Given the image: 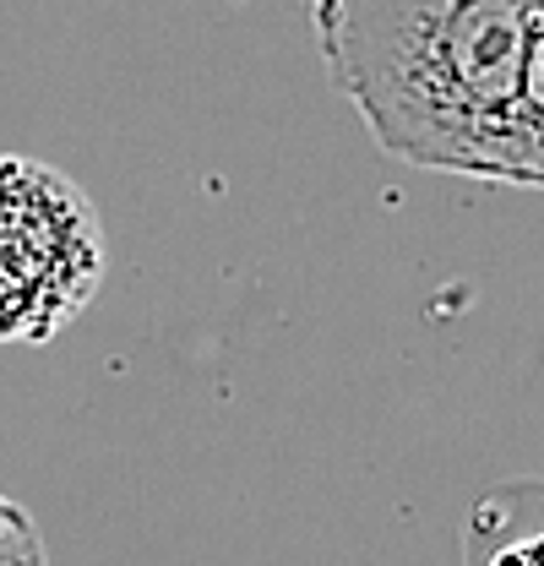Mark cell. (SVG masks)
<instances>
[{
  "label": "cell",
  "mask_w": 544,
  "mask_h": 566,
  "mask_svg": "<svg viewBox=\"0 0 544 566\" xmlns=\"http://www.w3.org/2000/svg\"><path fill=\"white\" fill-rule=\"evenodd\" d=\"M540 28L544 0H316L322 61L393 158L512 186Z\"/></svg>",
  "instance_id": "6da1fadb"
},
{
  "label": "cell",
  "mask_w": 544,
  "mask_h": 566,
  "mask_svg": "<svg viewBox=\"0 0 544 566\" xmlns=\"http://www.w3.org/2000/svg\"><path fill=\"white\" fill-rule=\"evenodd\" d=\"M104 223L44 158H0V344H50L104 283Z\"/></svg>",
  "instance_id": "7a4b0ae2"
},
{
  "label": "cell",
  "mask_w": 544,
  "mask_h": 566,
  "mask_svg": "<svg viewBox=\"0 0 544 566\" xmlns=\"http://www.w3.org/2000/svg\"><path fill=\"white\" fill-rule=\"evenodd\" d=\"M523 186H544V28L534 39L529 87H523Z\"/></svg>",
  "instance_id": "3957f363"
},
{
  "label": "cell",
  "mask_w": 544,
  "mask_h": 566,
  "mask_svg": "<svg viewBox=\"0 0 544 566\" xmlns=\"http://www.w3.org/2000/svg\"><path fill=\"white\" fill-rule=\"evenodd\" d=\"M0 566H50L33 512L22 501H11L6 491H0Z\"/></svg>",
  "instance_id": "277c9868"
},
{
  "label": "cell",
  "mask_w": 544,
  "mask_h": 566,
  "mask_svg": "<svg viewBox=\"0 0 544 566\" xmlns=\"http://www.w3.org/2000/svg\"><path fill=\"white\" fill-rule=\"evenodd\" d=\"M490 566H544V528L523 534V539L506 545V551H495V562Z\"/></svg>",
  "instance_id": "5b68a950"
}]
</instances>
